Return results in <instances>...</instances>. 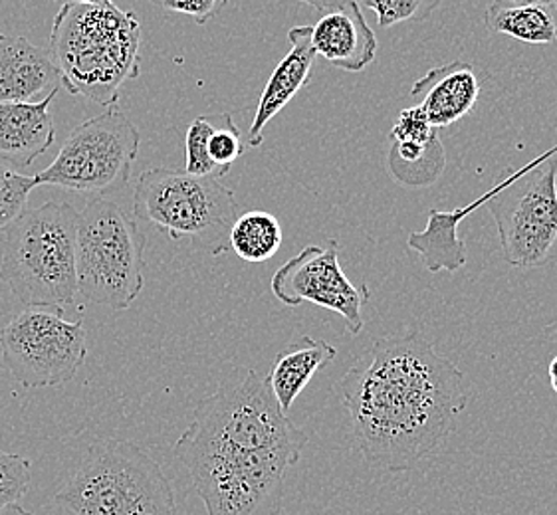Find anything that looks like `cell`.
<instances>
[{"instance_id": "cell-12", "label": "cell", "mask_w": 557, "mask_h": 515, "mask_svg": "<svg viewBox=\"0 0 557 515\" xmlns=\"http://www.w3.org/2000/svg\"><path fill=\"white\" fill-rule=\"evenodd\" d=\"M320 12L312 26L315 56L346 72H361L377 56V38L356 0L310 2Z\"/></svg>"}, {"instance_id": "cell-23", "label": "cell", "mask_w": 557, "mask_h": 515, "mask_svg": "<svg viewBox=\"0 0 557 515\" xmlns=\"http://www.w3.org/2000/svg\"><path fill=\"white\" fill-rule=\"evenodd\" d=\"M34 189V177L0 163V236L7 235V230L23 216Z\"/></svg>"}, {"instance_id": "cell-1", "label": "cell", "mask_w": 557, "mask_h": 515, "mask_svg": "<svg viewBox=\"0 0 557 515\" xmlns=\"http://www.w3.org/2000/svg\"><path fill=\"white\" fill-rule=\"evenodd\" d=\"M308 444L255 369L231 367L173 447L207 515H280L284 478Z\"/></svg>"}, {"instance_id": "cell-9", "label": "cell", "mask_w": 557, "mask_h": 515, "mask_svg": "<svg viewBox=\"0 0 557 515\" xmlns=\"http://www.w3.org/2000/svg\"><path fill=\"white\" fill-rule=\"evenodd\" d=\"M504 260L513 268L557 262V161L513 173L486 201Z\"/></svg>"}, {"instance_id": "cell-25", "label": "cell", "mask_w": 557, "mask_h": 515, "mask_svg": "<svg viewBox=\"0 0 557 515\" xmlns=\"http://www.w3.org/2000/svg\"><path fill=\"white\" fill-rule=\"evenodd\" d=\"M30 486V460L0 452V512L16 504Z\"/></svg>"}, {"instance_id": "cell-16", "label": "cell", "mask_w": 557, "mask_h": 515, "mask_svg": "<svg viewBox=\"0 0 557 515\" xmlns=\"http://www.w3.org/2000/svg\"><path fill=\"white\" fill-rule=\"evenodd\" d=\"M50 96L38 103H0V163L30 167L57 141Z\"/></svg>"}, {"instance_id": "cell-20", "label": "cell", "mask_w": 557, "mask_h": 515, "mask_svg": "<svg viewBox=\"0 0 557 515\" xmlns=\"http://www.w3.org/2000/svg\"><path fill=\"white\" fill-rule=\"evenodd\" d=\"M284 240L282 225L267 211H248L236 218L228 236V244L236 256L250 264L267 262L276 256Z\"/></svg>"}, {"instance_id": "cell-10", "label": "cell", "mask_w": 557, "mask_h": 515, "mask_svg": "<svg viewBox=\"0 0 557 515\" xmlns=\"http://www.w3.org/2000/svg\"><path fill=\"white\" fill-rule=\"evenodd\" d=\"M2 361L26 389L72 381L88 357L84 322L58 305H28L0 334Z\"/></svg>"}, {"instance_id": "cell-4", "label": "cell", "mask_w": 557, "mask_h": 515, "mask_svg": "<svg viewBox=\"0 0 557 515\" xmlns=\"http://www.w3.org/2000/svg\"><path fill=\"white\" fill-rule=\"evenodd\" d=\"M79 213L67 202L26 209L2 242L0 280L28 305L74 303Z\"/></svg>"}, {"instance_id": "cell-26", "label": "cell", "mask_w": 557, "mask_h": 515, "mask_svg": "<svg viewBox=\"0 0 557 515\" xmlns=\"http://www.w3.org/2000/svg\"><path fill=\"white\" fill-rule=\"evenodd\" d=\"M435 134L436 129L429 122L426 113L419 105H412L397 115L391 129V141L401 146H426Z\"/></svg>"}, {"instance_id": "cell-22", "label": "cell", "mask_w": 557, "mask_h": 515, "mask_svg": "<svg viewBox=\"0 0 557 515\" xmlns=\"http://www.w3.org/2000/svg\"><path fill=\"white\" fill-rule=\"evenodd\" d=\"M246 143L231 113H216V124L207 139V158L226 177L231 167L245 155Z\"/></svg>"}, {"instance_id": "cell-21", "label": "cell", "mask_w": 557, "mask_h": 515, "mask_svg": "<svg viewBox=\"0 0 557 515\" xmlns=\"http://www.w3.org/2000/svg\"><path fill=\"white\" fill-rule=\"evenodd\" d=\"M445 147L438 131L426 146L393 143L389 151V171L393 179L407 187L433 185L445 171Z\"/></svg>"}, {"instance_id": "cell-18", "label": "cell", "mask_w": 557, "mask_h": 515, "mask_svg": "<svg viewBox=\"0 0 557 515\" xmlns=\"http://www.w3.org/2000/svg\"><path fill=\"white\" fill-rule=\"evenodd\" d=\"M484 26L491 33L512 36L525 45H556L557 0H547V2L494 0L484 14Z\"/></svg>"}, {"instance_id": "cell-28", "label": "cell", "mask_w": 557, "mask_h": 515, "mask_svg": "<svg viewBox=\"0 0 557 515\" xmlns=\"http://www.w3.org/2000/svg\"><path fill=\"white\" fill-rule=\"evenodd\" d=\"M547 373H549V385H552V389H554V392L557 394V355L549 361V369H547Z\"/></svg>"}, {"instance_id": "cell-29", "label": "cell", "mask_w": 557, "mask_h": 515, "mask_svg": "<svg viewBox=\"0 0 557 515\" xmlns=\"http://www.w3.org/2000/svg\"><path fill=\"white\" fill-rule=\"evenodd\" d=\"M0 515H34L30 514V512H26L24 507H21V505H11V507H7V510H2L0 512Z\"/></svg>"}, {"instance_id": "cell-3", "label": "cell", "mask_w": 557, "mask_h": 515, "mask_svg": "<svg viewBox=\"0 0 557 515\" xmlns=\"http://www.w3.org/2000/svg\"><path fill=\"white\" fill-rule=\"evenodd\" d=\"M139 45L135 12L110 0L66 2L54 18L50 56L70 93L112 108L123 84L141 76Z\"/></svg>"}, {"instance_id": "cell-17", "label": "cell", "mask_w": 557, "mask_h": 515, "mask_svg": "<svg viewBox=\"0 0 557 515\" xmlns=\"http://www.w3.org/2000/svg\"><path fill=\"white\" fill-rule=\"evenodd\" d=\"M335 355L337 349L332 343L310 336H301L300 339L292 341L288 348L280 351L267 379L280 409L286 415L301 391L308 387V382L312 381L313 375L325 369Z\"/></svg>"}, {"instance_id": "cell-27", "label": "cell", "mask_w": 557, "mask_h": 515, "mask_svg": "<svg viewBox=\"0 0 557 515\" xmlns=\"http://www.w3.org/2000/svg\"><path fill=\"white\" fill-rule=\"evenodd\" d=\"M157 7L169 12H178L190 16L197 24H207L212 16L226 7L224 0H169V2H156Z\"/></svg>"}, {"instance_id": "cell-14", "label": "cell", "mask_w": 557, "mask_h": 515, "mask_svg": "<svg viewBox=\"0 0 557 515\" xmlns=\"http://www.w3.org/2000/svg\"><path fill=\"white\" fill-rule=\"evenodd\" d=\"M411 96L426 113L431 125L441 131L474 110L480 96V79L474 67L455 60L429 70L423 78L417 79Z\"/></svg>"}, {"instance_id": "cell-24", "label": "cell", "mask_w": 557, "mask_h": 515, "mask_svg": "<svg viewBox=\"0 0 557 515\" xmlns=\"http://www.w3.org/2000/svg\"><path fill=\"white\" fill-rule=\"evenodd\" d=\"M366 9L377 14V24L381 28H391L395 24L424 21L431 12L438 9V0H369Z\"/></svg>"}, {"instance_id": "cell-7", "label": "cell", "mask_w": 557, "mask_h": 515, "mask_svg": "<svg viewBox=\"0 0 557 515\" xmlns=\"http://www.w3.org/2000/svg\"><path fill=\"white\" fill-rule=\"evenodd\" d=\"M147 238L134 213L96 197L79 213L76 278L88 302L127 310L144 290Z\"/></svg>"}, {"instance_id": "cell-13", "label": "cell", "mask_w": 557, "mask_h": 515, "mask_svg": "<svg viewBox=\"0 0 557 515\" xmlns=\"http://www.w3.org/2000/svg\"><path fill=\"white\" fill-rule=\"evenodd\" d=\"M62 86L50 50L24 36L0 34V103H38Z\"/></svg>"}, {"instance_id": "cell-2", "label": "cell", "mask_w": 557, "mask_h": 515, "mask_svg": "<svg viewBox=\"0 0 557 515\" xmlns=\"http://www.w3.org/2000/svg\"><path fill=\"white\" fill-rule=\"evenodd\" d=\"M363 459L412 470L433 454L469 404L465 375L421 331L381 337L335 385Z\"/></svg>"}, {"instance_id": "cell-6", "label": "cell", "mask_w": 557, "mask_h": 515, "mask_svg": "<svg viewBox=\"0 0 557 515\" xmlns=\"http://www.w3.org/2000/svg\"><path fill=\"white\" fill-rule=\"evenodd\" d=\"M132 213L173 242L221 256L231 250L238 201L221 180L193 177L183 168H147L135 185Z\"/></svg>"}, {"instance_id": "cell-15", "label": "cell", "mask_w": 557, "mask_h": 515, "mask_svg": "<svg viewBox=\"0 0 557 515\" xmlns=\"http://www.w3.org/2000/svg\"><path fill=\"white\" fill-rule=\"evenodd\" d=\"M290 52L282 58L267 81L252 125L248 129V146L260 147L264 127L278 115L296 93L310 81L315 50L312 46V26H294L288 33Z\"/></svg>"}, {"instance_id": "cell-8", "label": "cell", "mask_w": 557, "mask_h": 515, "mask_svg": "<svg viewBox=\"0 0 557 515\" xmlns=\"http://www.w3.org/2000/svg\"><path fill=\"white\" fill-rule=\"evenodd\" d=\"M139 139L137 125L112 105L74 127L57 159L34 175V183L100 197L122 191L132 179Z\"/></svg>"}, {"instance_id": "cell-11", "label": "cell", "mask_w": 557, "mask_h": 515, "mask_svg": "<svg viewBox=\"0 0 557 515\" xmlns=\"http://www.w3.org/2000/svg\"><path fill=\"white\" fill-rule=\"evenodd\" d=\"M270 288L276 300L288 307L310 302L342 315L351 336L361 334L366 327L363 305L371 300V291L366 284L356 286L347 278L335 240H330L327 247L304 248L276 269Z\"/></svg>"}, {"instance_id": "cell-19", "label": "cell", "mask_w": 557, "mask_h": 515, "mask_svg": "<svg viewBox=\"0 0 557 515\" xmlns=\"http://www.w3.org/2000/svg\"><path fill=\"white\" fill-rule=\"evenodd\" d=\"M460 211L455 213H443V211H431L429 225L423 233H411L409 235V248L414 250L421 260L424 268L429 272H458L467 264V244L458 236V223L462 218Z\"/></svg>"}, {"instance_id": "cell-5", "label": "cell", "mask_w": 557, "mask_h": 515, "mask_svg": "<svg viewBox=\"0 0 557 515\" xmlns=\"http://www.w3.org/2000/svg\"><path fill=\"white\" fill-rule=\"evenodd\" d=\"M66 515H175L165 472L134 442L101 440L58 492Z\"/></svg>"}]
</instances>
